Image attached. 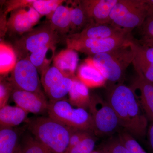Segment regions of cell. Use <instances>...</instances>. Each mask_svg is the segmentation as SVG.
I'll return each mask as SVG.
<instances>
[{"label": "cell", "mask_w": 153, "mask_h": 153, "mask_svg": "<svg viewBox=\"0 0 153 153\" xmlns=\"http://www.w3.org/2000/svg\"><path fill=\"white\" fill-rule=\"evenodd\" d=\"M7 16L4 13L1 16V37H4L7 33Z\"/></svg>", "instance_id": "obj_37"}, {"label": "cell", "mask_w": 153, "mask_h": 153, "mask_svg": "<svg viewBox=\"0 0 153 153\" xmlns=\"http://www.w3.org/2000/svg\"><path fill=\"white\" fill-rule=\"evenodd\" d=\"M77 77L88 88L100 87L106 85V79L94 65L90 58L86 59L79 66Z\"/></svg>", "instance_id": "obj_16"}, {"label": "cell", "mask_w": 153, "mask_h": 153, "mask_svg": "<svg viewBox=\"0 0 153 153\" xmlns=\"http://www.w3.org/2000/svg\"><path fill=\"white\" fill-rule=\"evenodd\" d=\"M19 139L18 131L13 127L1 126L0 153H18Z\"/></svg>", "instance_id": "obj_23"}, {"label": "cell", "mask_w": 153, "mask_h": 153, "mask_svg": "<svg viewBox=\"0 0 153 153\" xmlns=\"http://www.w3.org/2000/svg\"><path fill=\"white\" fill-rule=\"evenodd\" d=\"M141 44L145 45V46H148V47H153V40L148 41V42H146V43Z\"/></svg>", "instance_id": "obj_38"}, {"label": "cell", "mask_w": 153, "mask_h": 153, "mask_svg": "<svg viewBox=\"0 0 153 153\" xmlns=\"http://www.w3.org/2000/svg\"><path fill=\"white\" fill-rule=\"evenodd\" d=\"M60 40V35L48 23L24 34L16 41L15 47L17 54L22 59L27 58L29 54L30 55L47 45H55Z\"/></svg>", "instance_id": "obj_8"}, {"label": "cell", "mask_w": 153, "mask_h": 153, "mask_svg": "<svg viewBox=\"0 0 153 153\" xmlns=\"http://www.w3.org/2000/svg\"><path fill=\"white\" fill-rule=\"evenodd\" d=\"M130 87L148 121L153 122V84L137 74Z\"/></svg>", "instance_id": "obj_12"}, {"label": "cell", "mask_w": 153, "mask_h": 153, "mask_svg": "<svg viewBox=\"0 0 153 153\" xmlns=\"http://www.w3.org/2000/svg\"><path fill=\"white\" fill-rule=\"evenodd\" d=\"M38 70L28 58H22L11 71L9 78L13 88L25 91L44 94Z\"/></svg>", "instance_id": "obj_9"}, {"label": "cell", "mask_w": 153, "mask_h": 153, "mask_svg": "<svg viewBox=\"0 0 153 153\" xmlns=\"http://www.w3.org/2000/svg\"><path fill=\"white\" fill-rule=\"evenodd\" d=\"M73 77H64L58 84L46 91L50 100H60L64 99L68 94L72 87Z\"/></svg>", "instance_id": "obj_25"}, {"label": "cell", "mask_w": 153, "mask_h": 153, "mask_svg": "<svg viewBox=\"0 0 153 153\" xmlns=\"http://www.w3.org/2000/svg\"><path fill=\"white\" fill-rule=\"evenodd\" d=\"M91 153H100L98 152H95V151H93V152H92Z\"/></svg>", "instance_id": "obj_40"}, {"label": "cell", "mask_w": 153, "mask_h": 153, "mask_svg": "<svg viewBox=\"0 0 153 153\" xmlns=\"http://www.w3.org/2000/svg\"><path fill=\"white\" fill-rule=\"evenodd\" d=\"M129 31L121 33L108 38L100 39H80L69 36L66 39L67 48L91 56L109 52L128 44L134 40Z\"/></svg>", "instance_id": "obj_6"}, {"label": "cell", "mask_w": 153, "mask_h": 153, "mask_svg": "<svg viewBox=\"0 0 153 153\" xmlns=\"http://www.w3.org/2000/svg\"><path fill=\"white\" fill-rule=\"evenodd\" d=\"M107 89L106 100L115 113L122 128L136 140L144 138L149 121L131 88L120 83Z\"/></svg>", "instance_id": "obj_1"}, {"label": "cell", "mask_w": 153, "mask_h": 153, "mask_svg": "<svg viewBox=\"0 0 153 153\" xmlns=\"http://www.w3.org/2000/svg\"></svg>", "instance_id": "obj_41"}, {"label": "cell", "mask_w": 153, "mask_h": 153, "mask_svg": "<svg viewBox=\"0 0 153 153\" xmlns=\"http://www.w3.org/2000/svg\"><path fill=\"white\" fill-rule=\"evenodd\" d=\"M18 153H53L35 138L28 137L20 145Z\"/></svg>", "instance_id": "obj_29"}, {"label": "cell", "mask_w": 153, "mask_h": 153, "mask_svg": "<svg viewBox=\"0 0 153 153\" xmlns=\"http://www.w3.org/2000/svg\"><path fill=\"white\" fill-rule=\"evenodd\" d=\"M29 128L34 138L53 153H66L73 128L49 117L32 120Z\"/></svg>", "instance_id": "obj_3"}, {"label": "cell", "mask_w": 153, "mask_h": 153, "mask_svg": "<svg viewBox=\"0 0 153 153\" xmlns=\"http://www.w3.org/2000/svg\"><path fill=\"white\" fill-rule=\"evenodd\" d=\"M69 102L77 108L86 109L90 105L91 96L88 88L76 76L73 78V85L68 93Z\"/></svg>", "instance_id": "obj_18"}, {"label": "cell", "mask_w": 153, "mask_h": 153, "mask_svg": "<svg viewBox=\"0 0 153 153\" xmlns=\"http://www.w3.org/2000/svg\"><path fill=\"white\" fill-rule=\"evenodd\" d=\"M67 3L70 10V35L79 33L93 21L88 17L80 1H68Z\"/></svg>", "instance_id": "obj_20"}, {"label": "cell", "mask_w": 153, "mask_h": 153, "mask_svg": "<svg viewBox=\"0 0 153 153\" xmlns=\"http://www.w3.org/2000/svg\"><path fill=\"white\" fill-rule=\"evenodd\" d=\"M41 75V83L45 92L66 77L54 66L49 67Z\"/></svg>", "instance_id": "obj_26"}, {"label": "cell", "mask_w": 153, "mask_h": 153, "mask_svg": "<svg viewBox=\"0 0 153 153\" xmlns=\"http://www.w3.org/2000/svg\"><path fill=\"white\" fill-rule=\"evenodd\" d=\"M66 1L63 0H33L32 7L41 16L50 19L57 8Z\"/></svg>", "instance_id": "obj_27"}, {"label": "cell", "mask_w": 153, "mask_h": 153, "mask_svg": "<svg viewBox=\"0 0 153 153\" xmlns=\"http://www.w3.org/2000/svg\"><path fill=\"white\" fill-rule=\"evenodd\" d=\"M11 97L17 106L28 113L41 114L47 111L49 102L44 94L13 88Z\"/></svg>", "instance_id": "obj_11"}, {"label": "cell", "mask_w": 153, "mask_h": 153, "mask_svg": "<svg viewBox=\"0 0 153 153\" xmlns=\"http://www.w3.org/2000/svg\"><path fill=\"white\" fill-rule=\"evenodd\" d=\"M124 30L111 24L101 25L92 22L79 33L69 36L80 39H100L111 37Z\"/></svg>", "instance_id": "obj_15"}, {"label": "cell", "mask_w": 153, "mask_h": 153, "mask_svg": "<svg viewBox=\"0 0 153 153\" xmlns=\"http://www.w3.org/2000/svg\"><path fill=\"white\" fill-rule=\"evenodd\" d=\"M118 137L131 153H147L137 140L125 131L119 132Z\"/></svg>", "instance_id": "obj_30"}, {"label": "cell", "mask_w": 153, "mask_h": 153, "mask_svg": "<svg viewBox=\"0 0 153 153\" xmlns=\"http://www.w3.org/2000/svg\"><path fill=\"white\" fill-rule=\"evenodd\" d=\"M102 153H131L119 138H113L108 140L101 147Z\"/></svg>", "instance_id": "obj_31"}, {"label": "cell", "mask_w": 153, "mask_h": 153, "mask_svg": "<svg viewBox=\"0 0 153 153\" xmlns=\"http://www.w3.org/2000/svg\"><path fill=\"white\" fill-rule=\"evenodd\" d=\"M33 0H11L5 3L4 14L7 16L9 13L24 7L31 6Z\"/></svg>", "instance_id": "obj_34"}, {"label": "cell", "mask_w": 153, "mask_h": 153, "mask_svg": "<svg viewBox=\"0 0 153 153\" xmlns=\"http://www.w3.org/2000/svg\"><path fill=\"white\" fill-rule=\"evenodd\" d=\"M47 111L49 117L66 126L93 134V120L90 113L84 108H74L64 99L50 100Z\"/></svg>", "instance_id": "obj_5"}, {"label": "cell", "mask_w": 153, "mask_h": 153, "mask_svg": "<svg viewBox=\"0 0 153 153\" xmlns=\"http://www.w3.org/2000/svg\"><path fill=\"white\" fill-rule=\"evenodd\" d=\"M132 64L137 74L153 84V47L136 41V54Z\"/></svg>", "instance_id": "obj_14"}, {"label": "cell", "mask_w": 153, "mask_h": 153, "mask_svg": "<svg viewBox=\"0 0 153 153\" xmlns=\"http://www.w3.org/2000/svg\"><path fill=\"white\" fill-rule=\"evenodd\" d=\"M146 1L149 5L153 7V0H146Z\"/></svg>", "instance_id": "obj_39"}, {"label": "cell", "mask_w": 153, "mask_h": 153, "mask_svg": "<svg viewBox=\"0 0 153 153\" xmlns=\"http://www.w3.org/2000/svg\"><path fill=\"white\" fill-rule=\"evenodd\" d=\"M29 113L20 107L8 105L0 108L1 126L13 127L18 126L27 119Z\"/></svg>", "instance_id": "obj_21"}, {"label": "cell", "mask_w": 153, "mask_h": 153, "mask_svg": "<svg viewBox=\"0 0 153 153\" xmlns=\"http://www.w3.org/2000/svg\"><path fill=\"white\" fill-rule=\"evenodd\" d=\"M42 17L31 6L17 9L7 19V32L23 35L33 30Z\"/></svg>", "instance_id": "obj_10"}, {"label": "cell", "mask_w": 153, "mask_h": 153, "mask_svg": "<svg viewBox=\"0 0 153 153\" xmlns=\"http://www.w3.org/2000/svg\"><path fill=\"white\" fill-rule=\"evenodd\" d=\"M63 3L57 8L49 19L51 27L59 35L70 33V8L67 1L66 4H64Z\"/></svg>", "instance_id": "obj_19"}, {"label": "cell", "mask_w": 153, "mask_h": 153, "mask_svg": "<svg viewBox=\"0 0 153 153\" xmlns=\"http://www.w3.org/2000/svg\"><path fill=\"white\" fill-rule=\"evenodd\" d=\"M13 87L8 79L1 77L0 82V108L8 105L9 99L11 97Z\"/></svg>", "instance_id": "obj_33"}, {"label": "cell", "mask_w": 153, "mask_h": 153, "mask_svg": "<svg viewBox=\"0 0 153 153\" xmlns=\"http://www.w3.org/2000/svg\"><path fill=\"white\" fill-rule=\"evenodd\" d=\"M88 17L96 24H111V13L118 0L80 1Z\"/></svg>", "instance_id": "obj_13"}, {"label": "cell", "mask_w": 153, "mask_h": 153, "mask_svg": "<svg viewBox=\"0 0 153 153\" xmlns=\"http://www.w3.org/2000/svg\"><path fill=\"white\" fill-rule=\"evenodd\" d=\"M91 134L93 133L89 134L81 142L68 150L66 153H91L93 152L95 139Z\"/></svg>", "instance_id": "obj_32"}, {"label": "cell", "mask_w": 153, "mask_h": 153, "mask_svg": "<svg viewBox=\"0 0 153 153\" xmlns=\"http://www.w3.org/2000/svg\"><path fill=\"white\" fill-rule=\"evenodd\" d=\"M137 29L138 30L141 38L139 41L142 44L153 40V7L151 6L146 18L142 25Z\"/></svg>", "instance_id": "obj_28"}, {"label": "cell", "mask_w": 153, "mask_h": 153, "mask_svg": "<svg viewBox=\"0 0 153 153\" xmlns=\"http://www.w3.org/2000/svg\"><path fill=\"white\" fill-rule=\"evenodd\" d=\"M16 51L10 45L3 41L0 43V73L5 75L10 73L17 62Z\"/></svg>", "instance_id": "obj_24"}, {"label": "cell", "mask_w": 153, "mask_h": 153, "mask_svg": "<svg viewBox=\"0 0 153 153\" xmlns=\"http://www.w3.org/2000/svg\"><path fill=\"white\" fill-rule=\"evenodd\" d=\"M90 133H92L73 128L67 151L79 144Z\"/></svg>", "instance_id": "obj_35"}, {"label": "cell", "mask_w": 153, "mask_h": 153, "mask_svg": "<svg viewBox=\"0 0 153 153\" xmlns=\"http://www.w3.org/2000/svg\"><path fill=\"white\" fill-rule=\"evenodd\" d=\"M55 45H49L33 52L27 58L36 66L41 74L49 68L55 57Z\"/></svg>", "instance_id": "obj_22"}, {"label": "cell", "mask_w": 153, "mask_h": 153, "mask_svg": "<svg viewBox=\"0 0 153 153\" xmlns=\"http://www.w3.org/2000/svg\"><path fill=\"white\" fill-rule=\"evenodd\" d=\"M136 54V40L119 48L91 56L94 65L106 79L107 88L123 83L127 69Z\"/></svg>", "instance_id": "obj_2"}, {"label": "cell", "mask_w": 153, "mask_h": 153, "mask_svg": "<svg viewBox=\"0 0 153 153\" xmlns=\"http://www.w3.org/2000/svg\"><path fill=\"white\" fill-rule=\"evenodd\" d=\"M78 55L77 52L73 49H68L62 50L54 57V66L57 67L66 77L75 76L78 63Z\"/></svg>", "instance_id": "obj_17"}, {"label": "cell", "mask_w": 153, "mask_h": 153, "mask_svg": "<svg viewBox=\"0 0 153 153\" xmlns=\"http://www.w3.org/2000/svg\"><path fill=\"white\" fill-rule=\"evenodd\" d=\"M146 136L150 150L153 153V122L150 123L148 127Z\"/></svg>", "instance_id": "obj_36"}, {"label": "cell", "mask_w": 153, "mask_h": 153, "mask_svg": "<svg viewBox=\"0 0 153 153\" xmlns=\"http://www.w3.org/2000/svg\"><path fill=\"white\" fill-rule=\"evenodd\" d=\"M88 109L93 120V134L104 137L120 131L121 127L117 116L106 100L92 96Z\"/></svg>", "instance_id": "obj_7"}, {"label": "cell", "mask_w": 153, "mask_h": 153, "mask_svg": "<svg viewBox=\"0 0 153 153\" xmlns=\"http://www.w3.org/2000/svg\"><path fill=\"white\" fill-rule=\"evenodd\" d=\"M150 7L146 0H118L111 13V24L132 32L142 25Z\"/></svg>", "instance_id": "obj_4"}]
</instances>
